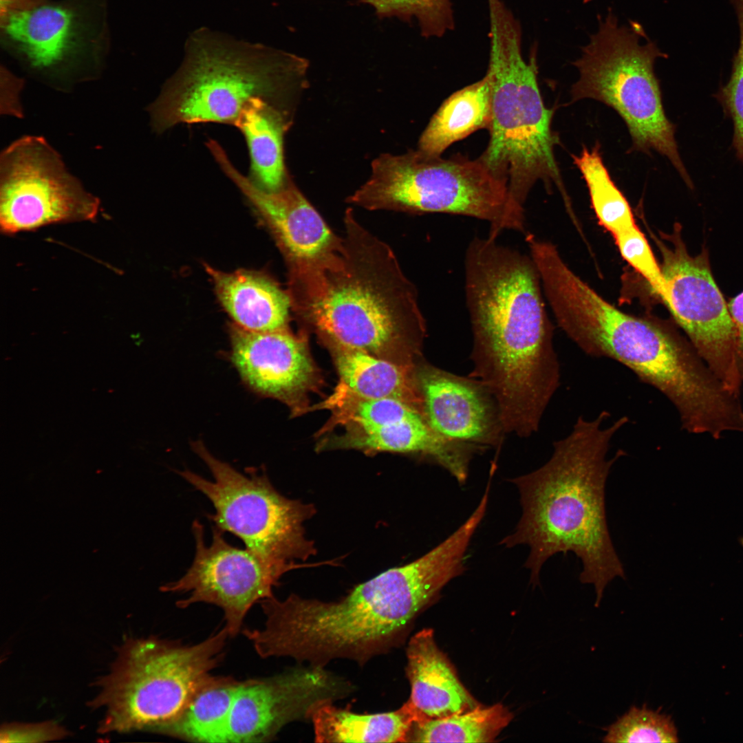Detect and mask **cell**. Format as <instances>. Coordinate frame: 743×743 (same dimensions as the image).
<instances>
[{
    "instance_id": "33",
    "label": "cell",
    "mask_w": 743,
    "mask_h": 743,
    "mask_svg": "<svg viewBox=\"0 0 743 743\" xmlns=\"http://www.w3.org/2000/svg\"><path fill=\"white\" fill-rule=\"evenodd\" d=\"M67 731L55 721L33 723L11 722L3 724L1 742H43L66 737Z\"/></svg>"
},
{
    "instance_id": "23",
    "label": "cell",
    "mask_w": 743,
    "mask_h": 743,
    "mask_svg": "<svg viewBox=\"0 0 743 743\" xmlns=\"http://www.w3.org/2000/svg\"><path fill=\"white\" fill-rule=\"evenodd\" d=\"M244 134L250 156V181L266 191L281 188L286 181L283 134L286 124L273 104L260 98L248 101L233 124Z\"/></svg>"
},
{
    "instance_id": "5",
    "label": "cell",
    "mask_w": 743,
    "mask_h": 743,
    "mask_svg": "<svg viewBox=\"0 0 743 743\" xmlns=\"http://www.w3.org/2000/svg\"><path fill=\"white\" fill-rule=\"evenodd\" d=\"M490 56L486 74L491 83L489 141L479 157L508 186L513 201L524 209L538 181L547 191L555 185L566 203L568 198L554 149L561 144L552 130L554 108L543 102L537 80V49L528 61L521 53L520 25L510 20L490 27Z\"/></svg>"
},
{
    "instance_id": "31",
    "label": "cell",
    "mask_w": 743,
    "mask_h": 743,
    "mask_svg": "<svg viewBox=\"0 0 743 743\" xmlns=\"http://www.w3.org/2000/svg\"><path fill=\"white\" fill-rule=\"evenodd\" d=\"M613 237L623 258L645 278L663 300L665 286L661 268L638 227L616 233Z\"/></svg>"
},
{
    "instance_id": "37",
    "label": "cell",
    "mask_w": 743,
    "mask_h": 743,
    "mask_svg": "<svg viewBox=\"0 0 743 743\" xmlns=\"http://www.w3.org/2000/svg\"><path fill=\"white\" fill-rule=\"evenodd\" d=\"M742 545L743 546V538L741 539Z\"/></svg>"
},
{
    "instance_id": "35",
    "label": "cell",
    "mask_w": 743,
    "mask_h": 743,
    "mask_svg": "<svg viewBox=\"0 0 743 743\" xmlns=\"http://www.w3.org/2000/svg\"><path fill=\"white\" fill-rule=\"evenodd\" d=\"M47 0H0V18L8 14L28 10Z\"/></svg>"
},
{
    "instance_id": "30",
    "label": "cell",
    "mask_w": 743,
    "mask_h": 743,
    "mask_svg": "<svg viewBox=\"0 0 743 743\" xmlns=\"http://www.w3.org/2000/svg\"><path fill=\"white\" fill-rule=\"evenodd\" d=\"M739 25V45L733 59L730 79L718 94L727 115L733 122V146L743 164V0H731Z\"/></svg>"
},
{
    "instance_id": "12",
    "label": "cell",
    "mask_w": 743,
    "mask_h": 743,
    "mask_svg": "<svg viewBox=\"0 0 743 743\" xmlns=\"http://www.w3.org/2000/svg\"><path fill=\"white\" fill-rule=\"evenodd\" d=\"M680 231L677 223L671 234L655 237L663 258V301L711 371L739 396L743 380L737 365L734 323L713 279L707 250L690 255Z\"/></svg>"
},
{
    "instance_id": "7",
    "label": "cell",
    "mask_w": 743,
    "mask_h": 743,
    "mask_svg": "<svg viewBox=\"0 0 743 743\" xmlns=\"http://www.w3.org/2000/svg\"><path fill=\"white\" fill-rule=\"evenodd\" d=\"M307 66L303 58L281 50L198 35L149 107L152 127L162 132L180 123L233 125L249 100L272 103L278 89Z\"/></svg>"
},
{
    "instance_id": "11",
    "label": "cell",
    "mask_w": 743,
    "mask_h": 743,
    "mask_svg": "<svg viewBox=\"0 0 743 743\" xmlns=\"http://www.w3.org/2000/svg\"><path fill=\"white\" fill-rule=\"evenodd\" d=\"M100 202L42 137H21L0 156V229L6 235L94 220Z\"/></svg>"
},
{
    "instance_id": "13",
    "label": "cell",
    "mask_w": 743,
    "mask_h": 743,
    "mask_svg": "<svg viewBox=\"0 0 743 743\" xmlns=\"http://www.w3.org/2000/svg\"><path fill=\"white\" fill-rule=\"evenodd\" d=\"M107 11V0H47L0 18L1 43L38 73L95 68L109 49Z\"/></svg>"
},
{
    "instance_id": "9",
    "label": "cell",
    "mask_w": 743,
    "mask_h": 743,
    "mask_svg": "<svg viewBox=\"0 0 743 743\" xmlns=\"http://www.w3.org/2000/svg\"><path fill=\"white\" fill-rule=\"evenodd\" d=\"M599 27L572 63L579 73L571 89L572 103L598 100L623 119L632 139L629 152L666 157L690 189L693 184L680 156L676 126L667 118L659 80L654 72L658 58L667 55L647 37L643 26L631 21L620 25L610 10L598 17Z\"/></svg>"
},
{
    "instance_id": "24",
    "label": "cell",
    "mask_w": 743,
    "mask_h": 743,
    "mask_svg": "<svg viewBox=\"0 0 743 743\" xmlns=\"http://www.w3.org/2000/svg\"><path fill=\"white\" fill-rule=\"evenodd\" d=\"M491 83L488 75L456 91L440 106L418 141V149L441 155L451 144L489 127Z\"/></svg>"
},
{
    "instance_id": "22",
    "label": "cell",
    "mask_w": 743,
    "mask_h": 743,
    "mask_svg": "<svg viewBox=\"0 0 743 743\" xmlns=\"http://www.w3.org/2000/svg\"><path fill=\"white\" fill-rule=\"evenodd\" d=\"M328 701L312 711L314 741L330 742H407L417 715L407 701L389 712L360 714Z\"/></svg>"
},
{
    "instance_id": "26",
    "label": "cell",
    "mask_w": 743,
    "mask_h": 743,
    "mask_svg": "<svg viewBox=\"0 0 743 743\" xmlns=\"http://www.w3.org/2000/svg\"><path fill=\"white\" fill-rule=\"evenodd\" d=\"M513 718L503 704L477 707L448 717L415 722L407 742H491Z\"/></svg>"
},
{
    "instance_id": "10",
    "label": "cell",
    "mask_w": 743,
    "mask_h": 743,
    "mask_svg": "<svg viewBox=\"0 0 743 743\" xmlns=\"http://www.w3.org/2000/svg\"><path fill=\"white\" fill-rule=\"evenodd\" d=\"M192 448L213 480L189 470L177 472L211 501L215 513L208 516L214 526L237 537L246 548L283 574L298 567L295 560H305L314 553L303 528L314 513L312 506L281 495L264 472L238 471L215 457L201 441L193 442Z\"/></svg>"
},
{
    "instance_id": "27",
    "label": "cell",
    "mask_w": 743,
    "mask_h": 743,
    "mask_svg": "<svg viewBox=\"0 0 743 743\" xmlns=\"http://www.w3.org/2000/svg\"><path fill=\"white\" fill-rule=\"evenodd\" d=\"M600 148L598 142L590 149L583 146L580 154L572 158L585 182L601 225L614 235L637 225L627 200L603 162Z\"/></svg>"
},
{
    "instance_id": "32",
    "label": "cell",
    "mask_w": 743,
    "mask_h": 743,
    "mask_svg": "<svg viewBox=\"0 0 743 743\" xmlns=\"http://www.w3.org/2000/svg\"><path fill=\"white\" fill-rule=\"evenodd\" d=\"M350 402L347 407V418L358 427L359 431L389 426L420 412L405 402L394 398L352 396Z\"/></svg>"
},
{
    "instance_id": "1",
    "label": "cell",
    "mask_w": 743,
    "mask_h": 743,
    "mask_svg": "<svg viewBox=\"0 0 743 743\" xmlns=\"http://www.w3.org/2000/svg\"><path fill=\"white\" fill-rule=\"evenodd\" d=\"M473 332L469 376L495 398L505 431L527 438L560 385V365L531 258L489 236L474 237L464 258Z\"/></svg>"
},
{
    "instance_id": "8",
    "label": "cell",
    "mask_w": 743,
    "mask_h": 743,
    "mask_svg": "<svg viewBox=\"0 0 743 743\" xmlns=\"http://www.w3.org/2000/svg\"><path fill=\"white\" fill-rule=\"evenodd\" d=\"M372 175L347 202L369 211L411 214L446 213L486 221L488 236L502 231L526 233L524 210L513 201L508 184L478 158H449L422 151L382 154Z\"/></svg>"
},
{
    "instance_id": "28",
    "label": "cell",
    "mask_w": 743,
    "mask_h": 743,
    "mask_svg": "<svg viewBox=\"0 0 743 743\" xmlns=\"http://www.w3.org/2000/svg\"><path fill=\"white\" fill-rule=\"evenodd\" d=\"M371 6L382 19L416 21L423 37L440 38L455 27L451 0H358Z\"/></svg>"
},
{
    "instance_id": "18",
    "label": "cell",
    "mask_w": 743,
    "mask_h": 743,
    "mask_svg": "<svg viewBox=\"0 0 743 743\" xmlns=\"http://www.w3.org/2000/svg\"><path fill=\"white\" fill-rule=\"evenodd\" d=\"M230 358L257 394L294 407L313 385L316 370L303 336L288 327L251 332L230 326Z\"/></svg>"
},
{
    "instance_id": "19",
    "label": "cell",
    "mask_w": 743,
    "mask_h": 743,
    "mask_svg": "<svg viewBox=\"0 0 743 743\" xmlns=\"http://www.w3.org/2000/svg\"><path fill=\"white\" fill-rule=\"evenodd\" d=\"M407 660L411 686L407 701L416 713V722L445 718L480 706L438 647L431 629H423L411 638Z\"/></svg>"
},
{
    "instance_id": "34",
    "label": "cell",
    "mask_w": 743,
    "mask_h": 743,
    "mask_svg": "<svg viewBox=\"0 0 743 743\" xmlns=\"http://www.w3.org/2000/svg\"><path fill=\"white\" fill-rule=\"evenodd\" d=\"M728 308L735 328L737 365L743 380V292L730 301Z\"/></svg>"
},
{
    "instance_id": "3",
    "label": "cell",
    "mask_w": 743,
    "mask_h": 743,
    "mask_svg": "<svg viewBox=\"0 0 743 743\" xmlns=\"http://www.w3.org/2000/svg\"><path fill=\"white\" fill-rule=\"evenodd\" d=\"M545 293L559 325L585 354L618 361L661 392L683 429L716 438L735 423L739 397L672 328L619 310L569 268L549 280Z\"/></svg>"
},
{
    "instance_id": "15",
    "label": "cell",
    "mask_w": 743,
    "mask_h": 743,
    "mask_svg": "<svg viewBox=\"0 0 743 743\" xmlns=\"http://www.w3.org/2000/svg\"><path fill=\"white\" fill-rule=\"evenodd\" d=\"M353 684L325 667H296L241 682L230 715L227 743L270 741L287 724L309 719L319 704L351 694Z\"/></svg>"
},
{
    "instance_id": "2",
    "label": "cell",
    "mask_w": 743,
    "mask_h": 743,
    "mask_svg": "<svg viewBox=\"0 0 743 743\" xmlns=\"http://www.w3.org/2000/svg\"><path fill=\"white\" fill-rule=\"evenodd\" d=\"M609 417L606 410L593 420L579 417L571 432L554 442L546 464L510 480L519 490L522 515L514 531L500 542L507 548L528 546L524 566L533 585L539 583L549 558L573 552L582 565L579 581L594 588L595 607L612 581L625 579L608 530L605 486L612 465L625 455L620 449L607 458L611 441L629 418L623 416L605 427Z\"/></svg>"
},
{
    "instance_id": "20",
    "label": "cell",
    "mask_w": 743,
    "mask_h": 743,
    "mask_svg": "<svg viewBox=\"0 0 743 743\" xmlns=\"http://www.w3.org/2000/svg\"><path fill=\"white\" fill-rule=\"evenodd\" d=\"M206 270L233 324L258 332L288 327L289 295L268 276L246 270L224 272L209 266Z\"/></svg>"
},
{
    "instance_id": "25",
    "label": "cell",
    "mask_w": 743,
    "mask_h": 743,
    "mask_svg": "<svg viewBox=\"0 0 743 743\" xmlns=\"http://www.w3.org/2000/svg\"><path fill=\"white\" fill-rule=\"evenodd\" d=\"M241 683L213 676L164 733L193 742L227 743L230 715Z\"/></svg>"
},
{
    "instance_id": "14",
    "label": "cell",
    "mask_w": 743,
    "mask_h": 743,
    "mask_svg": "<svg viewBox=\"0 0 743 743\" xmlns=\"http://www.w3.org/2000/svg\"><path fill=\"white\" fill-rule=\"evenodd\" d=\"M195 554L192 564L179 579L161 587L164 592L187 594L176 603L186 608L204 603L221 608L229 636H236L250 608L271 597L272 589L283 574L245 548L228 543L223 532L213 527L211 543L204 540L199 520L192 524Z\"/></svg>"
},
{
    "instance_id": "36",
    "label": "cell",
    "mask_w": 743,
    "mask_h": 743,
    "mask_svg": "<svg viewBox=\"0 0 743 743\" xmlns=\"http://www.w3.org/2000/svg\"><path fill=\"white\" fill-rule=\"evenodd\" d=\"M592 1V0H583V1L584 3H589V2H590V1Z\"/></svg>"
},
{
    "instance_id": "29",
    "label": "cell",
    "mask_w": 743,
    "mask_h": 743,
    "mask_svg": "<svg viewBox=\"0 0 743 743\" xmlns=\"http://www.w3.org/2000/svg\"><path fill=\"white\" fill-rule=\"evenodd\" d=\"M604 742H678V730L671 715L644 704L632 706L617 720L604 728Z\"/></svg>"
},
{
    "instance_id": "6",
    "label": "cell",
    "mask_w": 743,
    "mask_h": 743,
    "mask_svg": "<svg viewBox=\"0 0 743 743\" xmlns=\"http://www.w3.org/2000/svg\"><path fill=\"white\" fill-rule=\"evenodd\" d=\"M228 636L224 627L190 645L155 637L127 640L91 702L105 710L99 732L164 733L212 678Z\"/></svg>"
},
{
    "instance_id": "4",
    "label": "cell",
    "mask_w": 743,
    "mask_h": 743,
    "mask_svg": "<svg viewBox=\"0 0 743 743\" xmlns=\"http://www.w3.org/2000/svg\"><path fill=\"white\" fill-rule=\"evenodd\" d=\"M335 261L290 297L291 308L330 347L418 360L426 323L418 290L392 249L365 228L351 208Z\"/></svg>"
},
{
    "instance_id": "16",
    "label": "cell",
    "mask_w": 743,
    "mask_h": 743,
    "mask_svg": "<svg viewBox=\"0 0 743 743\" xmlns=\"http://www.w3.org/2000/svg\"><path fill=\"white\" fill-rule=\"evenodd\" d=\"M215 158L273 235L287 265L288 288L308 283L334 261L343 237L331 230L289 179L279 189L266 191L239 172L224 151L217 152Z\"/></svg>"
},
{
    "instance_id": "17",
    "label": "cell",
    "mask_w": 743,
    "mask_h": 743,
    "mask_svg": "<svg viewBox=\"0 0 743 743\" xmlns=\"http://www.w3.org/2000/svg\"><path fill=\"white\" fill-rule=\"evenodd\" d=\"M415 374L422 399V413L444 437L499 448L506 433L498 404L480 380L460 376L418 360Z\"/></svg>"
},
{
    "instance_id": "21",
    "label": "cell",
    "mask_w": 743,
    "mask_h": 743,
    "mask_svg": "<svg viewBox=\"0 0 743 743\" xmlns=\"http://www.w3.org/2000/svg\"><path fill=\"white\" fill-rule=\"evenodd\" d=\"M332 348L340 380L350 395L362 398L397 399L422 413L416 365L388 360L359 349Z\"/></svg>"
}]
</instances>
